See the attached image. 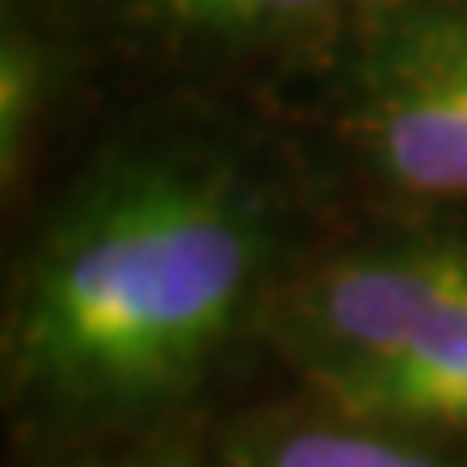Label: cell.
Returning <instances> with one entry per match:
<instances>
[{
	"label": "cell",
	"instance_id": "52a82bcc",
	"mask_svg": "<svg viewBox=\"0 0 467 467\" xmlns=\"http://www.w3.org/2000/svg\"><path fill=\"white\" fill-rule=\"evenodd\" d=\"M27 467H211L202 429L164 432V436H140V441L86 448L75 456H58Z\"/></svg>",
	"mask_w": 467,
	"mask_h": 467
},
{
	"label": "cell",
	"instance_id": "6da1fadb",
	"mask_svg": "<svg viewBox=\"0 0 467 467\" xmlns=\"http://www.w3.org/2000/svg\"><path fill=\"white\" fill-rule=\"evenodd\" d=\"M316 171L218 117H152L82 160L27 226L0 327L20 467L202 429L265 362L319 238Z\"/></svg>",
	"mask_w": 467,
	"mask_h": 467
},
{
	"label": "cell",
	"instance_id": "8992f818",
	"mask_svg": "<svg viewBox=\"0 0 467 467\" xmlns=\"http://www.w3.org/2000/svg\"><path fill=\"white\" fill-rule=\"evenodd\" d=\"M43 106H47V70L39 63V51L24 36L5 32V51H0V180H5V192L20 187L24 180Z\"/></svg>",
	"mask_w": 467,
	"mask_h": 467
},
{
	"label": "cell",
	"instance_id": "7a4b0ae2",
	"mask_svg": "<svg viewBox=\"0 0 467 467\" xmlns=\"http://www.w3.org/2000/svg\"><path fill=\"white\" fill-rule=\"evenodd\" d=\"M265 362L347 413L467 436V211L319 234L276 292Z\"/></svg>",
	"mask_w": 467,
	"mask_h": 467
},
{
	"label": "cell",
	"instance_id": "3957f363",
	"mask_svg": "<svg viewBox=\"0 0 467 467\" xmlns=\"http://www.w3.org/2000/svg\"><path fill=\"white\" fill-rule=\"evenodd\" d=\"M327 125L343 171L389 214L467 211V8H417L374 32Z\"/></svg>",
	"mask_w": 467,
	"mask_h": 467
},
{
	"label": "cell",
	"instance_id": "5b68a950",
	"mask_svg": "<svg viewBox=\"0 0 467 467\" xmlns=\"http://www.w3.org/2000/svg\"><path fill=\"white\" fill-rule=\"evenodd\" d=\"M140 20L195 47H254L324 24L347 0H129Z\"/></svg>",
	"mask_w": 467,
	"mask_h": 467
},
{
	"label": "cell",
	"instance_id": "277c9868",
	"mask_svg": "<svg viewBox=\"0 0 467 467\" xmlns=\"http://www.w3.org/2000/svg\"><path fill=\"white\" fill-rule=\"evenodd\" d=\"M211 467H467V436L358 417L281 386L202 425Z\"/></svg>",
	"mask_w": 467,
	"mask_h": 467
}]
</instances>
